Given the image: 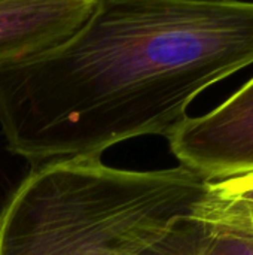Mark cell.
<instances>
[{"label": "cell", "instance_id": "obj_1", "mask_svg": "<svg viewBox=\"0 0 253 255\" xmlns=\"http://www.w3.org/2000/svg\"><path fill=\"white\" fill-rule=\"evenodd\" d=\"M253 64V1L95 0L67 39L0 66V133L30 166L169 136Z\"/></svg>", "mask_w": 253, "mask_h": 255}, {"label": "cell", "instance_id": "obj_2", "mask_svg": "<svg viewBox=\"0 0 253 255\" xmlns=\"http://www.w3.org/2000/svg\"><path fill=\"white\" fill-rule=\"evenodd\" d=\"M206 182L183 166L130 170L101 157L33 166L0 208V255H155Z\"/></svg>", "mask_w": 253, "mask_h": 255}, {"label": "cell", "instance_id": "obj_3", "mask_svg": "<svg viewBox=\"0 0 253 255\" xmlns=\"http://www.w3.org/2000/svg\"><path fill=\"white\" fill-rule=\"evenodd\" d=\"M180 166L206 181L253 170V78L224 103L188 117L167 136Z\"/></svg>", "mask_w": 253, "mask_h": 255}, {"label": "cell", "instance_id": "obj_4", "mask_svg": "<svg viewBox=\"0 0 253 255\" xmlns=\"http://www.w3.org/2000/svg\"><path fill=\"white\" fill-rule=\"evenodd\" d=\"M94 6L95 0H0V66L58 45Z\"/></svg>", "mask_w": 253, "mask_h": 255}, {"label": "cell", "instance_id": "obj_5", "mask_svg": "<svg viewBox=\"0 0 253 255\" xmlns=\"http://www.w3.org/2000/svg\"><path fill=\"white\" fill-rule=\"evenodd\" d=\"M189 220L204 230L253 238V170L207 181Z\"/></svg>", "mask_w": 253, "mask_h": 255}, {"label": "cell", "instance_id": "obj_6", "mask_svg": "<svg viewBox=\"0 0 253 255\" xmlns=\"http://www.w3.org/2000/svg\"><path fill=\"white\" fill-rule=\"evenodd\" d=\"M157 255H253V238L204 230L188 218Z\"/></svg>", "mask_w": 253, "mask_h": 255}]
</instances>
